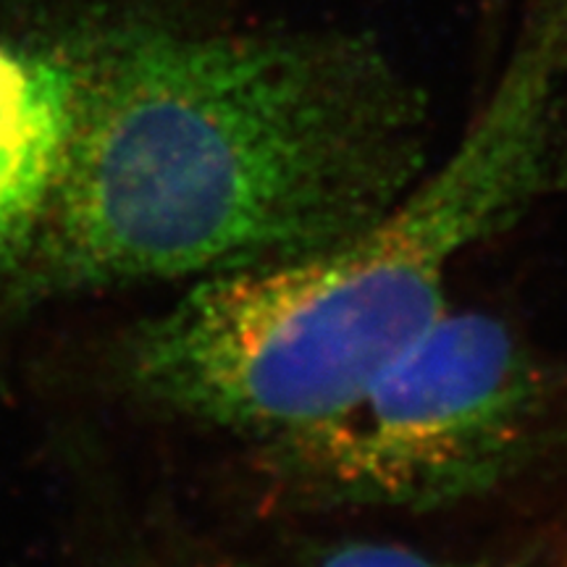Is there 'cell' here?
<instances>
[{"label": "cell", "mask_w": 567, "mask_h": 567, "mask_svg": "<svg viewBox=\"0 0 567 567\" xmlns=\"http://www.w3.org/2000/svg\"><path fill=\"white\" fill-rule=\"evenodd\" d=\"M80 116L34 274L53 289L300 258L425 172V103L358 32L66 34Z\"/></svg>", "instance_id": "cell-1"}, {"label": "cell", "mask_w": 567, "mask_h": 567, "mask_svg": "<svg viewBox=\"0 0 567 567\" xmlns=\"http://www.w3.org/2000/svg\"><path fill=\"white\" fill-rule=\"evenodd\" d=\"M542 567H567V542L559 549L551 551V555L547 557V563H544Z\"/></svg>", "instance_id": "cell-6"}, {"label": "cell", "mask_w": 567, "mask_h": 567, "mask_svg": "<svg viewBox=\"0 0 567 567\" xmlns=\"http://www.w3.org/2000/svg\"><path fill=\"white\" fill-rule=\"evenodd\" d=\"M80 116V69L66 38L0 40V271L30 258L45 226Z\"/></svg>", "instance_id": "cell-4"}, {"label": "cell", "mask_w": 567, "mask_h": 567, "mask_svg": "<svg viewBox=\"0 0 567 567\" xmlns=\"http://www.w3.org/2000/svg\"><path fill=\"white\" fill-rule=\"evenodd\" d=\"M297 567H526V565H496L484 559H446L425 555V551L386 542H350L318 551Z\"/></svg>", "instance_id": "cell-5"}, {"label": "cell", "mask_w": 567, "mask_h": 567, "mask_svg": "<svg viewBox=\"0 0 567 567\" xmlns=\"http://www.w3.org/2000/svg\"><path fill=\"white\" fill-rule=\"evenodd\" d=\"M567 161V0H534L452 153L326 250L203 276L137 339L155 400L274 439L352 402L446 313L467 250L555 187Z\"/></svg>", "instance_id": "cell-2"}, {"label": "cell", "mask_w": 567, "mask_h": 567, "mask_svg": "<svg viewBox=\"0 0 567 567\" xmlns=\"http://www.w3.org/2000/svg\"><path fill=\"white\" fill-rule=\"evenodd\" d=\"M547 417L549 379L526 342L484 310H446L352 402L274 450L318 505L423 513L513 476Z\"/></svg>", "instance_id": "cell-3"}]
</instances>
